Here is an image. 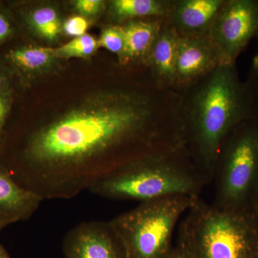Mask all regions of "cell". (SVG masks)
Wrapping results in <instances>:
<instances>
[{
    "mask_svg": "<svg viewBox=\"0 0 258 258\" xmlns=\"http://www.w3.org/2000/svg\"><path fill=\"white\" fill-rule=\"evenodd\" d=\"M42 199L15 182L0 166V219L7 224L26 220L35 213Z\"/></svg>",
    "mask_w": 258,
    "mask_h": 258,
    "instance_id": "cell-13",
    "label": "cell"
},
{
    "mask_svg": "<svg viewBox=\"0 0 258 258\" xmlns=\"http://www.w3.org/2000/svg\"><path fill=\"white\" fill-rule=\"evenodd\" d=\"M242 211L222 210L198 198L181 219L176 242L193 258H258V235Z\"/></svg>",
    "mask_w": 258,
    "mask_h": 258,
    "instance_id": "cell-4",
    "label": "cell"
},
{
    "mask_svg": "<svg viewBox=\"0 0 258 258\" xmlns=\"http://www.w3.org/2000/svg\"><path fill=\"white\" fill-rule=\"evenodd\" d=\"M9 93H0V132L4 126L10 107Z\"/></svg>",
    "mask_w": 258,
    "mask_h": 258,
    "instance_id": "cell-22",
    "label": "cell"
},
{
    "mask_svg": "<svg viewBox=\"0 0 258 258\" xmlns=\"http://www.w3.org/2000/svg\"><path fill=\"white\" fill-rule=\"evenodd\" d=\"M105 2L101 0H78L75 2V8L84 16L99 14L105 8Z\"/></svg>",
    "mask_w": 258,
    "mask_h": 258,
    "instance_id": "cell-20",
    "label": "cell"
},
{
    "mask_svg": "<svg viewBox=\"0 0 258 258\" xmlns=\"http://www.w3.org/2000/svg\"><path fill=\"white\" fill-rule=\"evenodd\" d=\"M258 35V0H227L209 31L222 63L237 57Z\"/></svg>",
    "mask_w": 258,
    "mask_h": 258,
    "instance_id": "cell-7",
    "label": "cell"
},
{
    "mask_svg": "<svg viewBox=\"0 0 258 258\" xmlns=\"http://www.w3.org/2000/svg\"><path fill=\"white\" fill-rule=\"evenodd\" d=\"M166 258H193L191 254L181 244L176 242L171 253Z\"/></svg>",
    "mask_w": 258,
    "mask_h": 258,
    "instance_id": "cell-24",
    "label": "cell"
},
{
    "mask_svg": "<svg viewBox=\"0 0 258 258\" xmlns=\"http://www.w3.org/2000/svg\"><path fill=\"white\" fill-rule=\"evenodd\" d=\"M227 0H171L167 20L180 37L206 36Z\"/></svg>",
    "mask_w": 258,
    "mask_h": 258,
    "instance_id": "cell-10",
    "label": "cell"
},
{
    "mask_svg": "<svg viewBox=\"0 0 258 258\" xmlns=\"http://www.w3.org/2000/svg\"><path fill=\"white\" fill-rule=\"evenodd\" d=\"M197 198L171 197L141 203L109 221L127 258H166L176 226Z\"/></svg>",
    "mask_w": 258,
    "mask_h": 258,
    "instance_id": "cell-5",
    "label": "cell"
},
{
    "mask_svg": "<svg viewBox=\"0 0 258 258\" xmlns=\"http://www.w3.org/2000/svg\"><path fill=\"white\" fill-rule=\"evenodd\" d=\"M256 40L257 43V52L252 60V66L249 71V79L247 83L252 91L256 106L258 108V35L256 37Z\"/></svg>",
    "mask_w": 258,
    "mask_h": 258,
    "instance_id": "cell-21",
    "label": "cell"
},
{
    "mask_svg": "<svg viewBox=\"0 0 258 258\" xmlns=\"http://www.w3.org/2000/svg\"><path fill=\"white\" fill-rule=\"evenodd\" d=\"M206 185L184 146L129 163L90 190L108 199L144 203L171 197L200 198Z\"/></svg>",
    "mask_w": 258,
    "mask_h": 258,
    "instance_id": "cell-3",
    "label": "cell"
},
{
    "mask_svg": "<svg viewBox=\"0 0 258 258\" xmlns=\"http://www.w3.org/2000/svg\"><path fill=\"white\" fill-rule=\"evenodd\" d=\"M8 86H9V83L8 79L4 74L0 71V93H9Z\"/></svg>",
    "mask_w": 258,
    "mask_h": 258,
    "instance_id": "cell-25",
    "label": "cell"
},
{
    "mask_svg": "<svg viewBox=\"0 0 258 258\" xmlns=\"http://www.w3.org/2000/svg\"><path fill=\"white\" fill-rule=\"evenodd\" d=\"M0 258H10L3 246L0 245Z\"/></svg>",
    "mask_w": 258,
    "mask_h": 258,
    "instance_id": "cell-26",
    "label": "cell"
},
{
    "mask_svg": "<svg viewBox=\"0 0 258 258\" xmlns=\"http://www.w3.org/2000/svg\"><path fill=\"white\" fill-rule=\"evenodd\" d=\"M89 22L83 16H73L68 19L63 24V30L66 35L77 37L86 34L89 28Z\"/></svg>",
    "mask_w": 258,
    "mask_h": 258,
    "instance_id": "cell-19",
    "label": "cell"
},
{
    "mask_svg": "<svg viewBox=\"0 0 258 258\" xmlns=\"http://www.w3.org/2000/svg\"><path fill=\"white\" fill-rule=\"evenodd\" d=\"M171 5V0H113L109 14L115 25L144 19H167Z\"/></svg>",
    "mask_w": 258,
    "mask_h": 258,
    "instance_id": "cell-14",
    "label": "cell"
},
{
    "mask_svg": "<svg viewBox=\"0 0 258 258\" xmlns=\"http://www.w3.org/2000/svg\"><path fill=\"white\" fill-rule=\"evenodd\" d=\"M258 174V108L227 135L217 155L212 205L241 211Z\"/></svg>",
    "mask_w": 258,
    "mask_h": 258,
    "instance_id": "cell-6",
    "label": "cell"
},
{
    "mask_svg": "<svg viewBox=\"0 0 258 258\" xmlns=\"http://www.w3.org/2000/svg\"><path fill=\"white\" fill-rule=\"evenodd\" d=\"M179 36L167 19L148 56L147 69L153 79L162 87L174 90L176 56Z\"/></svg>",
    "mask_w": 258,
    "mask_h": 258,
    "instance_id": "cell-11",
    "label": "cell"
},
{
    "mask_svg": "<svg viewBox=\"0 0 258 258\" xmlns=\"http://www.w3.org/2000/svg\"><path fill=\"white\" fill-rule=\"evenodd\" d=\"M9 60L26 71H38L46 67L55 59L53 48L46 47H23L10 51Z\"/></svg>",
    "mask_w": 258,
    "mask_h": 258,
    "instance_id": "cell-15",
    "label": "cell"
},
{
    "mask_svg": "<svg viewBox=\"0 0 258 258\" xmlns=\"http://www.w3.org/2000/svg\"><path fill=\"white\" fill-rule=\"evenodd\" d=\"M29 23L37 33L48 40H55L60 32V19L52 8L45 7L34 10L29 16Z\"/></svg>",
    "mask_w": 258,
    "mask_h": 258,
    "instance_id": "cell-16",
    "label": "cell"
},
{
    "mask_svg": "<svg viewBox=\"0 0 258 258\" xmlns=\"http://www.w3.org/2000/svg\"><path fill=\"white\" fill-rule=\"evenodd\" d=\"M221 64L220 56L208 35L179 37L174 91L181 92Z\"/></svg>",
    "mask_w": 258,
    "mask_h": 258,
    "instance_id": "cell-9",
    "label": "cell"
},
{
    "mask_svg": "<svg viewBox=\"0 0 258 258\" xmlns=\"http://www.w3.org/2000/svg\"><path fill=\"white\" fill-rule=\"evenodd\" d=\"M98 40L88 34L75 37L62 46L53 48L55 58L69 59L72 57L88 58L98 49Z\"/></svg>",
    "mask_w": 258,
    "mask_h": 258,
    "instance_id": "cell-17",
    "label": "cell"
},
{
    "mask_svg": "<svg viewBox=\"0 0 258 258\" xmlns=\"http://www.w3.org/2000/svg\"><path fill=\"white\" fill-rule=\"evenodd\" d=\"M124 30L122 25H110L103 29L98 40V47L119 56L124 46Z\"/></svg>",
    "mask_w": 258,
    "mask_h": 258,
    "instance_id": "cell-18",
    "label": "cell"
},
{
    "mask_svg": "<svg viewBox=\"0 0 258 258\" xmlns=\"http://www.w3.org/2000/svg\"><path fill=\"white\" fill-rule=\"evenodd\" d=\"M164 20L144 19L122 25L125 38L123 51L118 57L120 66L132 67L137 64L147 68L148 56Z\"/></svg>",
    "mask_w": 258,
    "mask_h": 258,
    "instance_id": "cell-12",
    "label": "cell"
},
{
    "mask_svg": "<svg viewBox=\"0 0 258 258\" xmlns=\"http://www.w3.org/2000/svg\"><path fill=\"white\" fill-rule=\"evenodd\" d=\"M6 225L7 224L5 223L2 219H0V231H1L2 229H3V227H5Z\"/></svg>",
    "mask_w": 258,
    "mask_h": 258,
    "instance_id": "cell-27",
    "label": "cell"
},
{
    "mask_svg": "<svg viewBox=\"0 0 258 258\" xmlns=\"http://www.w3.org/2000/svg\"><path fill=\"white\" fill-rule=\"evenodd\" d=\"M67 258H127L109 222H86L68 234L64 242Z\"/></svg>",
    "mask_w": 258,
    "mask_h": 258,
    "instance_id": "cell-8",
    "label": "cell"
},
{
    "mask_svg": "<svg viewBox=\"0 0 258 258\" xmlns=\"http://www.w3.org/2000/svg\"><path fill=\"white\" fill-rule=\"evenodd\" d=\"M12 32V27L9 20L0 12V43L4 41Z\"/></svg>",
    "mask_w": 258,
    "mask_h": 258,
    "instance_id": "cell-23",
    "label": "cell"
},
{
    "mask_svg": "<svg viewBox=\"0 0 258 258\" xmlns=\"http://www.w3.org/2000/svg\"><path fill=\"white\" fill-rule=\"evenodd\" d=\"M184 146L179 92L153 78L115 81L29 136V189L42 200L71 198L129 163Z\"/></svg>",
    "mask_w": 258,
    "mask_h": 258,
    "instance_id": "cell-1",
    "label": "cell"
},
{
    "mask_svg": "<svg viewBox=\"0 0 258 258\" xmlns=\"http://www.w3.org/2000/svg\"><path fill=\"white\" fill-rule=\"evenodd\" d=\"M185 147L206 184L229 134L257 108L236 64H221L179 92Z\"/></svg>",
    "mask_w": 258,
    "mask_h": 258,
    "instance_id": "cell-2",
    "label": "cell"
}]
</instances>
